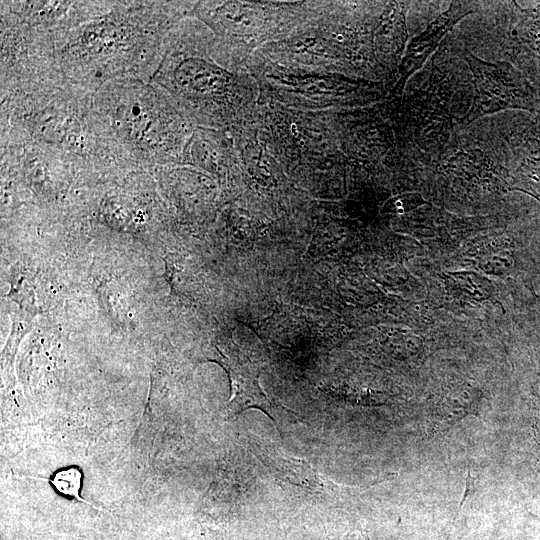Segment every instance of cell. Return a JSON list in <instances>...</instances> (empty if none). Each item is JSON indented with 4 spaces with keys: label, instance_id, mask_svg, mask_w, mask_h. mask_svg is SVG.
I'll list each match as a JSON object with an SVG mask.
<instances>
[{
    "label": "cell",
    "instance_id": "obj_7",
    "mask_svg": "<svg viewBox=\"0 0 540 540\" xmlns=\"http://www.w3.org/2000/svg\"><path fill=\"white\" fill-rule=\"evenodd\" d=\"M478 2L453 1L448 9L437 16L408 44L399 64L397 80L392 95L401 97L408 78L418 71L437 49L443 37L464 17L478 10Z\"/></svg>",
    "mask_w": 540,
    "mask_h": 540
},
{
    "label": "cell",
    "instance_id": "obj_6",
    "mask_svg": "<svg viewBox=\"0 0 540 540\" xmlns=\"http://www.w3.org/2000/svg\"><path fill=\"white\" fill-rule=\"evenodd\" d=\"M506 143L512 189L540 201V120L537 114L516 120Z\"/></svg>",
    "mask_w": 540,
    "mask_h": 540
},
{
    "label": "cell",
    "instance_id": "obj_4",
    "mask_svg": "<svg viewBox=\"0 0 540 540\" xmlns=\"http://www.w3.org/2000/svg\"><path fill=\"white\" fill-rule=\"evenodd\" d=\"M124 96L119 95L116 104L109 111L113 128L132 147L146 153L157 154L163 149L164 133L161 132V121L157 115V103L149 102L151 96L146 90H130Z\"/></svg>",
    "mask_w": 540,
    "mask_h": 540
},
{
    "label": "cell",
    "instance_id": "obj_1",
    "mask_svg": "<svg viewBox=\"0 0 540 540\" xmlns=\"http://www.w3.org/2000/svg\"><path fill=\"white\" fill-rule=\"evenodd\" d=\"M464 60L472 72L474 94L472 104L459 120L465 128L477 119L505 110L540 113V95L528 79L509 61H484L467 48Z\"/></svg>",
    "mask_w": 540,
    "mask_h": 540
},
{
    "label": "cell",
    "instance_id": "obj_5",
    "mask_svg": "<svg viewBox=\"0 0 540 540\" xmlns=\"http://www.w3.org/2000/svg\"><path fill=\"white\" fill-rule=\"evenodd\" d=\"M507 29L505 55L540 95V8H523L517 2H504Z\"/></svg>",
    "mask_w": 540,
    "mask_h": 540
},
{
    "label": "cell",
    "instance_id": "obj_2",
    "mask_svg": "<svg viewBox=\"0 0 540 540\" xmlns=\"http://www.w3.org/2000/svg\"><path fill=\"white\" fill-rule=\"evenodd\" d=\"M249 444L256 457L284 485L293 489L299 496H311L336 500L338 502L356 500L368 488L392 479L396 474L389 473L383 478L362 486L337 484L302 459L292 457L276 448L274 444L249 433Z\"/></svg>",
    "mask_w": 540,
    "mask_h": 540
},
{
    "label": "cell",
    "instance_id": "obj_8",
    "mask_svg": "<svg viewBox=\"0 0 540 540\" xmlns=\"http://www.w3.org/2000/svg\"><path fill=\"white\" fill-rule=\"evenodd\" d=\"M25 478L38 479L49 482L54 490L61 494L62 496L78 500L82 503L88 504L98 510H101L100 507L90 503L85 500L80 495V489L82 484V473L81 470L77 467H67L58 470L51 477H36V476H21Z\"/></svg>",
    "mask_w": 540,
    "mask_h": 540
},
{
    "label": "cell",
    "instance_id": "obj_10",
    "mask_svg": "<svg viewBox=\"0 0 540 540\" xmlns=\"http://www.w3.org/2000/svg\"><path fill=\"white\" fill-rule=\"evenodd\" d=\"M537 116H538V118H539V120H540V113H539V114H537Z\"/></svg>",
    "mask_w": 540,
    "mask_h": 540
},
{
    "label": "cell",
    "instance_id": "obj_9",
    "mask_svg": "<svg viewBox=\"0 0 540 540\" xmlns=\"http://www.w3.org/2000/svg\"><path fill=\"white\" fill-rule=\"evenodd\" d=\"M361 534H362L364 540H371L370 537H369L368 532H366V531H361Z\"/></svg>",
    "mask_w": 540,
    "mask_h": 540
},
{
    "label": "cell",
    "instance_id": "obj_3",
    "mask_svg": "<svg viewBox=\"0 0 540 540\" xmlns=\"http://www.w3.org/2000/svg\"><path fill=\"white\" fill-rule=\"evenodd\" d=\"M160 68L159 81L164 87L187 101L219 100L227 93V73L201 57L178 54Z\"/></svg>",
    "mask_w": 540,
    "mask_h": 540
}]
</instances>
